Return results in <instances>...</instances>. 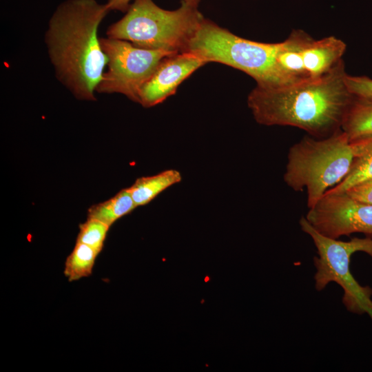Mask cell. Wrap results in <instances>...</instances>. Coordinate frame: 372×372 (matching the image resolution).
<instances>
[{"instance_id":"obj_1","label":"cell","mask_w":372,"mask_h":372,"mask_svg":"<svg viewBox=\"0 0 372 372\" xmlns=\"http://www.w3.org/2000/svg\"><path fill=\"white\" fill-rule=\"evenodd\" d=\"M347 74L342 61L320 77L272 87L256 85L247 105L259 124L294 127L324 138L341 129L353 97Z\"/></svg>"},{"instance_id":"obj_2","label":"cell","mask_w":372,"mask_h":372,"mask_svg":"<svg viewBox=\"0 0 372 372\" xmlns=\"http://www.w3.org/2000/svg\"><path fill=\"white\" fill-rule=\"evenodd\" d=\"M96 0H65L50 19L45 42L58 80L78 99L96 101L107 57L99 27L110 12Z\"/></svg>"},{"instance_id":"obj_3","label":"cell","mask_w":372,"mask_h":372,"mask_svg":"<svg viewBox=\"0 0 372 372\" xmlns=\"http://www.w3.org/2000/svg\"><path fill=\"white\" fill-rule=\"evenodd\" d=\"M354 158L341 129L322 138L306 136L289 148L284 181L296 192L306 189L309 209L347 176Z\"/></svg>"},{"instance_id":"obj_4","label":"cell","mask_w":372,"mask_h":372,"mask_svg":"<svg viewBox=\"0 0 372 372\" xmlns=\"http://www.w3.org/2000/svg\"><path fill=\"white\" fill-rule=\"evenodd\" d=\"M197 6L183 1L178 9L167 10L152 0H134L106 34L142 48L184 52L204 18Z\"/></svg>"},{"instance_id":"obj_5","label":"cell","mask_w":372,"mask_h":372,"mask_svg":"<svg viewBox=\"0 0 372 372\" xmlns=\"http://www.w3.org/2000/svg\"><path fill=\"white\" fill-rule=\"evenodd\" d=\"M278 43H263L238 37L203 18L184 52L196 54L207 63L216 62L242 71L256 85H284L278 72Z\"/></svg>"},{"instance_id":"obj_6","label":"cell","mask_w":372,"mask_h":372,"mask_svg":"<svg viewBox=\"0 0 372 372\" xmlns=\"http://www.w3.org/2000/svg\"><path fill=\"white\" fill-rule=\"evenodd\" d=\"M299 224L303 232L312 239L317 255L313 257L316 269L313 278L318 291L335 282L343 289L342 302L347 310L358 315L367 314L372 320V289L363 287L350 271L351 256L358 251L372 258V238L354 237L348 241L327 237L318 232L302 216Z\"/></svg>"},{"instance_id":"obj_7","label":"cell","mask_w":372,"mask_h":372,"mask_svg":"<svg viewBox=\"0 0 372 372\" xmlns=\"http://www.w3.org/2000/svg\"><path fill=\"white\" fill-rule=\"evenodd\" d=\"M100 43L108 59L107 71L104 72L96 92L121 94L138 103L141 87L161 61L178 53L142 48L125 40L108 37L100 38Z\"/></svg>"},{"instance_id":"obj_8","label":"cell","mask_w":372,"mask_h":372,"mask_svg":"<svg viewBox=\"0 0 372 372\" xmlns=\"http://www.w3.org/2000/svg\"><path fill=\"white\" fill-rule=\"evenodd\" d=\"M305 218L329 238L338 239L355 233L372 235V205L356 201L345 192L325 193Z\"/></svg>"},{"instance_id":"obj_9","label":"cell","mask_w":372,"mask_h":372,"mask_svg":"<svg viewBox=\"0 0 372 372\" xmlns=\"http://www.w3.org/2000/svg\"><path fill=\"white\" fill-rule=\"evenodd\" d=\"M207 63L189 52H178L164 58L141 87L138 103L151 107L174 94L180 84Z\"/></svg>"},{"instance_id":"obj_10","label":"cell","mask_w":372,"mask_h":372,"mask_svg":"<svg viewBox=\"0 0 372 372\" xmlns=\"http://www.w3.org/2000/svg\"><path fill=\"white\" fill-rule=\"evenodd\" d=\"M346 48L345 43L334 36L318 40L310 36L301 51L307 79L320 77L334 69L343 61Z\"/></svg>"},{"instance_id":"obj_11","label":"cell","mask_w":372,"mask_h":372,"mask_svg":"<svg viewBox=\"0 0 372 372\" xmlns=\"http://www.w3.org/2000/svg\"><path fill=\"white\" fill-rule=\"evenodd\" d=\"M309 37L304 30H293L285 41L278 43L276 63L284 85L309 79L301 51Z\"/></svg>"},{"instance_id":"obj_12","label":"cell","mask_w":372,"mask_h":372,"mask_svg":"<svg viewBox=\"0 0 372 372\" xmlns=\"http://www.w3.org/2000/svg\"><path fill=\"white\" fill-rule=\"evenodd\" d=\"M355 153L351 168L347 176L326 193H340L351 186L372 178V136L350 141Z\"/></svg>"},{"instance_id":"obj_13","label":"cell","mask_w":372,"mask_h":372,"mask_svg":"<svg viewBox=\"0 0 372 372\" xmlns=\"http://www.w3.org/2000/svg\"><path fill=\"white\" fill-rule=\"evenodd\" d=\"M182 176L176 169L164 170L157 174L138 178L127 187L136 207L148 204L166 189L180 183Z\"/></svg>"},{"instance_id":"obj_14","label":"cell","mask_w":372,"mask_h":372,"mask_svg":"<svg viewBox=\"0 0 372 372\" xmlns=\"http://www.w3.org/2000/svg\"><path fill=\"white\" fill-rule=\"evenodd\" d=\"M341 130L350 141L372 136V101L353 95Z\"/></svg>"},{"instance_id":"obj_15","label":"cell","mask_w":372,"mask_h":372,"mask_svg":"<svg viewBox=\"0 0 372 372\" xmlns=\"http://www.w3.org/2000/svg\"><path fill=\"white\" fill-rule=\"evenodd\" d=\"M136 207L130 192L125 188L111 198L92 205L88 209L87 217L97 219L110 227Z\"/></svg>"},{"instance_id":"obj_16","label":"cell","mask_w":372,"mask_h":372,"mask_svg":"<svg viewBox=\"0 0 372 372\" xmlns=\"http://www.w3.org/2000/svg\"><path fill=\"white\" fill-rule=\"evenodd\" d=\"M99 254L90 246L76 242L65 262L64 274L68 280L75 281L91 275Z\"/></svg>"},{"instance_id":"obj_17","label":"cell","mask_w":372,"mask_h":372,"mask_svg":"<svg viewBox=\"0 0 372 372\" xmlns=\"http://www.w3.org/2000/svg\"><path fill=\"white\" fill-rule=\"evenodd\" d=\"M109 228L104 223L87 217L86 221L79 225L76 242L87 245L100 253Z\"/></svg>"},{"instance_id":"obj_18","label":"cell","mask_w":372,"mask_h":372,"mask_svg":"<svg viewBox=\"0 0 372 372\" xmlns=\"http://www.w3.org/2000/svg\"><path fill=\"white\" fill-rule=\"evenodd\" d=\"M345 83L353 95L372 101V79L347 74Z\"/></svg>"},{"instance_id":"obj_19","label":"cell","mask_w":372,"mask_h":372,"mask_svg":"<svg viewBox=\"0 0 372 372\" xmlns=\"http://www.w3.org/2000/svg\"><path fill=\"white\" fill-rule=\"evenodd\" d=\"M344 192L356 201L372 205V178L351 186Z\"/></svg>"},{"instance_id":"obj_20","label":"cell","mask_w":372,"mask_h":372,"mask_svg":"<svg viewBox=\"0 0 372 372\" xmlns=\"http://www.w3.org/2000/svg\"><path fill=\"white\" fill-rule=\"evenodd\" d=\"M131 0H107L105 3L110 10H119L121 12H126L130 6V2ZM184 1L193 5L198 6L200 0H183Z\"/></svg>"}]
</instances>
